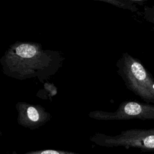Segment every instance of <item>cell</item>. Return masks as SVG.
Here are the masks:
<instances>
[{
    "instance_id": "obj_2",
    "label": "cell",
    "mask_w": 154,
    "mask_h": 154,
    "mask_svg": "<svg viewBox=\"0 0 154 154\" xmlns=\"http://www.w3.org/2000/svg\"><path fill=\"white\" fill-rule=\"evenodd\" d=\"M116 66L118 75L128 89L147 103L154 102V78L138 59L124 52Z\"/></svg>"
},
{
    "instance_id": "obj_3",
    "label": "cell",
    "mask_w": 154,
    "mask_h": 154,
    "mask_svg": "<svg viewBox=\"0 0 154 154\" xmlns=\"http://www.w3.org/2000/svg\"><path fill=\"white\" fill-rule=\"evenodd\" d=\"M90 140L101 147H123L154 150V128L130 129L116 135L97 132L90 137Z\"/></svg>"
},
{
    "instance_id": "obj_4",
    "label": "cell",
    "mask_w": 154,
    "mask_h": 154,
    "mask_svg": "<svg viewBox=\"0 0 154 154\" xmlns=\"http://www.w3.org/2000/svg\"><path fill=\"white\" fill-rule=\"evenodd\" d=\"M88 117L97 120H154V105L134 100L122 102L114 112L102 110L92 111Z\"/></svg>"
},
{
    "instance_id": "obj_9",
    "label": "cell",
    "mask_w": 154,
    "mask_h": 154,
    "mask_svg": "<svg viewBox=\"0 0 154 154\" xmlns=\"http://www.w3.org/2000/svg\"><path fill=\"white\" fill-rule=\"evenodd\" d=\"M10 154H18L16 151H13Z\"/></svg>"
},
{
    "instance_id": "obj_10",
    "label": "cell",
    "mask_w": 154,
    "mask_h": 154,
    "mask_svg": "<svg viewBox=\"0 0 154 154\" xmlns=\"http://www.w3.org/2000/svg\"><path fill=\"white\" fill-rule=\"evenodd\" d=\"M152 88H153V90L154 91V80H153V84H152Z\"/></svg>"
},
{
    "instance_id": "obj_5",
    "label": "cell",
    "mask_w": 154,
    "mask_h": 154,
    "mask_svg": "<svg viewBox=\"0 0 154 154\" xmlns=\"http://www.w3.org/2000/svg\"><path fill=\"white\" fill-rule=\"evenodd\" d=\"M15 108L17 112V123L31 130L42 127L51 118V114L40 105L19 102L16 104Z\"/></svg>"
},
{
    "instance_id": "obj_8",
    "label": "cell",
    "mask_w": 154,
    "mask_h": 154,
    "mask_svg": "<svg viewBox=\"0 0 154 154\" xmlns=\"http://www.w3.org/2000/svg\"><path fill=\"white\" fill-rule=\"evenodd\" d=\"M144 17L147 22L154 25V5L144 8Z\"/></svg>"
},
{
    "instance_id": "obj_6",
    "label": "cell",
    "mask_w": 154,
    "mask_h": 154,
    "mask_svg": "<svg viewBox=\"0 0 154 154\" xmlns=\"http://www.w3.org/2000/svg\"><path fill=\"white\" fill-rule=\"evenodd\" d=\"M104 2H107L112 5L116 6L125 10H128L132 12H137L138 8L137 5H141L145 1L144 0H97Z\"/></svg>"
},
{
    "instance_id": "obj_11",
    "label": "cell",
    "mask_w": 154,
    "mask_h": 154,
    "mask_svg": "<svg viewBox=\"0 0 154 154\" xmlns=\"http://www.w3.org/2000/svg\"><path fill=\"white\" fill-rule=\"evenodd\" d=\"M153 154H154V153H153Z\"/></svg>"
},
{
    "instance_id": "obj_7",
    "label": "cell",
    "mask_w": 154,
    "mask_h": 154,
    "mask_svg": "<svg viewBox=\"0 0 154 154\" xmlns=\"http://www.w3.org/2000/svg\"><path fill=\"white\" fill-rule=\"evenodd\" d=\"M22 154H81L71 151L61 150H54V149H46L40 150L30 151Z\"/></svg>"
},
{
    "instance_id": "obj_1",
    "label": "cell",
    "mask_w": 154,
    "mask_h": 154,
    "mask_svg": "<svg viewBox=\"0 0 154 154\" xmlns=\"http://www.w3.org/2000/svg\"><path fill=\"white\" fill-rule=\"evenodd\" d=\"M64 58L61 52L44 49L32 42H16L0 59L4 74L18 79L37 78L44 81L54 75L62 67Z\"/></svg>"
}]
</instances>
